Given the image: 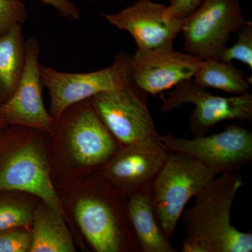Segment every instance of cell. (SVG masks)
I'll list each match as a JSON object with an SVG mask.
<instances>
[{"instance_id":"6da1fadb","label":"cell","mask_w":252,"mask_h":252,"mask_svg":"<svg viewBox=\"0 0 252 252\" xmlns=\"http://www.w3.org/2000/svg\"><path fill=\"white\" fill-rule=\"evenodd\" d=\"M243 185L239 172L221 174L195 194V203L184 213L186 236L182 252H251L252 234L230 220L237 193Z\"/></svg>"},{"instance_id":"7a4b0ae2","label":"cell","mask_w":252,"mask_h":252,"mask_svg":"<svg viewBox=\"0 0 252 252\" xmlns=\"http://www.w3.org/2000/svg\"><path fill=\"white\" fill-rule=\"evenodd\" d=\"M42 132L18 126L0 128V191L31 194L64 215L41 142Z\"/></svg>"},{"instance_id":"3957f363","label":"cell","mask_w":252,"mask_h":252,"mask_svg":"<svg viewBox=\"0 0 252 252\" xmlns=\"http://www.w3.org/2000/svg\"><path fill=\"white\" fill-rule=\"evenodd\" d=\"M73 211L94 251L142 252L131 227L127 197L99 170Z\"/></svg>"},{"instance_id":"277c9868","label":"cell","mask_w":252,"mask_h":252,"mask_svg":"<svg viewBox=\"0 0 252 252\" xmlns=\"http://www.w3.org/2000/svg\"><path fill=\"white\" fill-rule=\"evenodd\" d=\"M218 175L190 156L169 154L149 190L156 220L167 240L175 234L190 199Z\"/></svg>"},{"instance_id":"5b68a950","label":"cell","mask_w":252,"mask_h":252,"mask_svg":"<svg viewBox=\"0 0 252 252\" xmlns=\"http://www.w3.org/2000/svg\"><path fill=\"white\" fill-rule=\"evenodd\" d=\"M49 134L64 142L74 165L82 170H100L119 145L94 112L90 99L73 104L55 119Z\"/></svg>"},{"instance_id":"8992f818","label":"cell","mask_w":252,"mask_h":252,"mask_svg":"<svg viewBox=\"0 0 252 252\" xmlns=\"http://www.w3.org/2000/svg\"><path fill=\"white\" fill-rule=\"evenodd\" d=\"M130 56L119 53L109 67L86 73L61 72L41 66L43 87L49 91L50 114L59 119L66 109L95 94L134 84L130 74Z\"/></svg>"},{"instance_id":"52a82bcc","label":"cell","mask_w":252,"mask_h":252,"mask_svg":"<svg viewBox=\"0 0 252 252\" xmlns=\"http://www.w3.org/2000/svg\"><path fill=\"white\" fill-rule=\"evenodd\" d=\"M147 94L134 84L104 91L90 99L94 112L119 147L160 141L147 106Z\"/></svg>"},{"instance_id":"ba28073f","label":"cell","mask_w":252,"mask_h":252,"mask_svg":"<svg viewBox=\"0 0 252 252\" xmlns=\"http://www.w3.org/2000/svg\"><path fill=\"white\" fill-rule=\"evenodd\" d=\"M246 21L240 0H203L184 19L181 32L186 53L202 61L220 59L230 35Z\"/></svg>"},{"instance_id":"9c48e42d","label":"cell","mask_w":252,"mask_h":252,"mask_svg":"<svg viewBox=\"0 0 252 252\" xmlns=\"http://www.w3.org/2000/svg\"><path fill=\"white\" fill-rule=\"evenodd\" d=\"M160 111L170 112L185 104L195 106L189 124L194 137L205 135L217 124L223 121L252 122V94L249 93L234 97H220L207 92L192 79L182 81L172 91L160 94Z\"/></svg>"},{"instance_id":"30bf717a","label":"cell","mask_w":252,"mask_h":252,"mask_svg":"<svg viewBox=\"0 0 252 252\" xmlns=\"http://www.w3.org/2000/svg\"><path fill=\"white\" fill-rule=\"evenodd\" d=\"M160 140L170 153L190 156L218 175L238 172L252 160V132L235 124L219 133L191 140L169 132L160 135Z\"/></svg>"},{"instance_id":"8fae6325","label":"cell","mask_w":252,"mask_h":252,"mask_svg":"<svg viewBox=\"0 0 252 252\" xmlns=\"http://www.w3.org/2000/svg\"><path fill=\"white\" fill-rule=\"evenodd\" d=\"M39 54L36 39H27L22 77L11 98L0 107V117L8 126H23L49 133L55 119L43 101Z\"/></svg>"},{"instance_id":"7c38bea8","label":"cell","mask_w":252,"mask_h":252,"mask_svg":"<svg viewBox=\"0 0 252 252\" xmlns=\"http://www.w3.org/2000/svg\"><path fill=\"white\" fill-rule=\"evenodd\" d=\"M169 154L160 140L119 147L99 171L126 197L149 191Z\"/></svg>"},{"instance_id":"4fadbf2b","label":"cell","mask_w":252,"mask_h":252,"mask_svg":"<svg viewBox=\"0 0 252 252\" xmlns=\"http://www.w3.org/2000/svg\"><path fill=\"white\" fill-rule=\"evenodd\" d=\"M167 6L151 0H139L117 13L102 14L106 21L128 32L137 51L173 47L174 40L183 27L184 19H167Z\"/></svg>"},{"instance_id":"5bb4252c","label":"cell","mask_w":252,"mask_h":252,"mask_svg":"<svg viewBox=\"0 0 252 252\" xmlns=\"http://www.w3.org/2000/svg\"><path fill=\"white\" fill-rule=\"evenodd\" d=\"M203 61L175 51L173 47L136 51L130 56V74L134 84L146 94L157 95L190 79Z\"/></svg>"},{"instance_id":"9a60e30c","label":"cell","mask_w":252,"mask_h":252,"mask_svg":"<svg viewBox=\"0 0 252 252\" xmlns=\"http://www.w3.org/2000/svg\"><path fill=\"white\" fill-rule=\"evenodd\" d=\"M127 211L132 231L142 252H177L158 224L149 191L127 197Z\"/></svg>"},{"instance_id":"2e32d148","label":"cell","mask_w":252,"mask_h":252,"mask_svg":"<svg viewBox=\"0 0 252 252\" xmlns=\"http://www.w3.org/2000/svg\"><path fill=\"white\" fill-rule=\"evenodd\" d=\"M29 252H77L63 214L43 203L33 212Z\"/></svg>"},{"instance_id":"e0dca14e","label":"cell","mask_w":252,"mask_h":252,"mask_svg":"<svg viewBox=\"0 0 252 252\" xmlns=\"http://www.w3.org/2000/svg\"><path fill=\"white\" fill-rule=\"evenodd\" d=\"M26 43L22 25L0 36V107L11 98L22 77Z\"/></svg>"},{"instance_id":"ac0fdd59","label":"cell","mask_w":252,"mask_h":252,"mask_svg":"<svg viewBox=\"0 0 252 252\" xmlns=\"http://www.w3.org/2000/svg\"><path fill=\"white\" fill-rule=\"evenodd\" d=\"M192 80L203 89L212 88L236 95L248 93L252 86V80L245 77L243 71L231 62L220 59L203 61Z\"/></svg>"},{"instance_id":"d6986e66","label":"cell","mask_w":252,"mask_h":252,"mask_svg":"<svg viewBox=\"0 0 252 252\" xmlns=\"http://www.w3.org/2000/svg\"><path fill=\"white\" fill-rule=\"evenodd\" d=\"M16 193L0 191V231L15 227H31L33 207Z\"/></svg>"},{"instance_id":"ffe728a7","label":"cell","mask_w":252,"mask_h":252,"mask_svg":"<svg viewBox=\"0 0 252 252\" xmlns=\"http://www.w3.org/2000/svg\"><path fill=\"white\" fill-rule=\"evenodd\" d=\"M223 62L239 61L252 69V23L247 21L238 32L236 42L230 47H225L220 56Z\"/></svg>"},{"instance_id":"44dd1931","label":"cell","mask_w":252,"mask_h":252,"mask_svg":"<svg viewBox=\"0 0 252 252\" xmlns=\"http://www.w3.org/2000/svg\"><path fill=\"white\" fill-rule=\"evenodd\" d=\"M31 228L15 227L0 231V252H27L31 246Z\"/></svg>"},{"instance_id":"7402d4cb","label":"cell","mask_w":252,"mask_h":252,"mask_svg":"<svg viewBox=\"0 0 252 252\" xmlns=\"http://www.w3.org/2000/svg\"><path fill=\"white\" fill-rule=\"evenodd\" d=\"M27 16L22 0H0V36L17 25H23Z\"/></svg>"},{"instance_id":"603a6c76","label":"cell","mask_w":252,"mask_h":252,"mask_svg":"<svg viewBox=\"0 0 252 252\" xmlns=\"http://www.w3.org/2000/svg\"><path fill=\"white\" fill-rule=\"evenodd\" d=\"M203 0H169L165 11L167 19L182 20L188 17L198 7Z\"/></svg>"},{"instance_id":"cb8c5ba5","label":"cell","mask_w":252,"mask_h":252,"mask_svg":"<svg viewBox=\"0 0 252 252\" xmlns=\"http://www.w3.org/2000/svg\"><path fill=\"white\" fill-rule=\"evenodd\" d=\"M23 1V0H22ZM54 8L62 17L70 21H79L81 14L76 5L71 0H36Z\"/></svg>"},{"instance_id":"d4e9b609","label":"cell","mask_w":252,"mask_h":252,"mask_svg":"<svg viewBox=\"0 0 252 252\" xmlns=\"http://www.w3.org/2000/svg\"><path fill=\"white\" fill-rule=\"evenodd\" d=\"M6 126H8L7 124H6L4 121L3 120L2 118L0 117V128L6 127Z\"/></svg>"},{"instance_id":"484cf974","label":"cell","mask_w":252,"mask_h":252,"mask_svg":"<svg viewBox=\"0 0 252 252\" xmlns=\"http://www.w3.org/2000/svg\"><path fill=\"white\" fill-rule=\"evenodd\" d=\"M77 1H80V0H77ZM81 1H114V0H81Z\"/></svg>"}]
</instances>
